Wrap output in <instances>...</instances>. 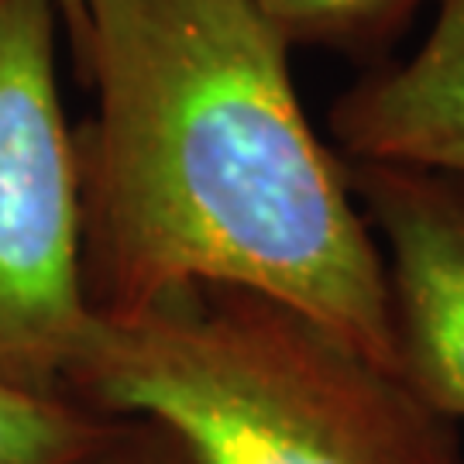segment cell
Masks as SVG:
<instances>
[{
  "label": "cell",
  "mask_w": 464,
  "mask_h": 464,
  "mask_svg": "<svg viewBox=\"0 0 464 464\" xmlns=\"http://www.w3.org/2000/svg\"><path fill=\"white\" fill-rule=\"evenodd\" d=\"M83 28L97 114L72 141L93 316L234 285L396 375L385 258L303 114L289 42L251 0H83Z\"/></svg>",
  "instance_id": "obj_1"
},
{
  "label": "cell",
  "mask_w": 464,
  "mask_h": 464,
  "mask_svg": "<svg viewBox=\"0 0 464 464\" xmlns=\"http://www.w3.org/2000/svg\"><path fill=\"white\" fill-rule=\"evenodd\" d=\"M66 396L149 420L197 464H464L458 423L399 375L314 316L234 285L93 316Z\"/></svg>",
  "instance_id": "obj_2"
},
{
  "label": "cell",
  "mask_w": 464,
  "mask_h": 464,
  "mask_svg": "<svg viewBox=\"0 0 464 464\" xmlns=\"http://www.w3.org/2000/svg\"><path fill=\"white\" fill-rule=\"evenodd\" d=\"M59 28L55 0H0V379L45 396H66L93 324Z\"/></svg>",
  "instance_id": "obj_3"
},
{
  "label": "cell",
  "mask_w": 464,
  "mask_h": 464,
  "mask_svg": "<svg viewBox=\"0 0 464 464\" xmlns=\"http://www.w3.org/2000/svg\"><path fill=\"white\" fill-rule=\"evenodd\" d=\"M344 176L375 241H385L396 375L458 423L464 420V179L348 159Z\"/></svg>",
  "instance_id": "obj_4"
},
{
  "label": "cell",
  "mask_w": 464,
  "mask_h": 464,
  "mask_svg": "<svg viewBox=\"0 0 464 464\" xmlns=\"http://www.w3.org/2000/svg\"><path fill=\"white\" fill-rule=\"evenodd\" d=\"M348 162H389L464 179V0H437V21L406 63H375L331 107Z\"/></svg>",
  "instance_id": "obj_5"
},
{
  "label": "cell",
  "mask_w": 464,
  "mask_h": 464,
  "mask_svg": "<svg viewBox=\"0 0 464 464\" xmlns=\"http://www.w3.org/2000/svg\"><path fill=\"white\" fill-rule=\"evenodd\" d=\"M117 420L0 379V464H90Z\"/></svg>",
  "instance_id": "obj_6"
},
{
  "label": "cell",
  "mask_w": 464,
  "mask_h": 464,
  "mask_svg": "<svg viewBox=\"0 0 464 464\" xmlns=\"http://www.w3.org/2000/svg\"><path fill=\"white\" fill-rule=\"evenodd\" d=\"M293 45L375 59L399 42L427 0H251Z\"/></svg>",
  "instance_id": "obj_7"
},
{
  "label": "cell",
  "mask_w": 464,
  "mask_h": 464,
  "mask_svg": "<svg viewBox=\"0 0 464 464\" xmlns=\"http://www.w3.org/2000/svg\"><path fill=\"white\" fill-rule=\"evenodd\" d=\"M90 464H197L186 448L149 420H117L114 437Z\"/></svg>",
  "instance_id": "obj_8"
},
{
  "label": "cell",
  "mask_w": 464,
  "mask_h": 464,
  "mask_svg": "<svg viewBox=\"0 0 464 464\" xmlns=\"http://www.w3.org/2000/svg\"><path fill=\"white\" fill-rule=\"evenodd\" d=\"M59 4V17H63V28L69 34V45H72V59L83 49V0H55Z\"/></svg>",
  "instance_id": "obj_9"
}]
</instances>
